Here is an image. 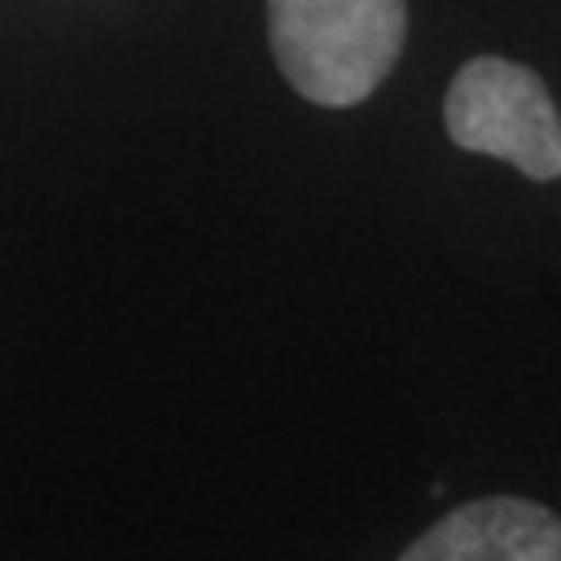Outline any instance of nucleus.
Instances as JSON below:
<instances>
[{"mask_svg": "<svg viewBox=\"0 0 561 561\" xmlns=\"http://www.w3.org/2000/svg\"><path fill=\"white\" fill-rule=\"evenodd\" d=\"M454 146L512 162L528 180H561V113L537 71L507 59H470L445 96Z\"/></svg>", "mask_w": 561, "mask_h": 561, "instance_id": "2", "label": "nucleus"}, {"mask_svg": "<svg viewBox=\"0 0 561 561\" xmlns=\"http://www.w3.org/2000/svg\"><path fill=\"white\" fill-rule=\"evenodd\" d=\"M400 561H561V516L512 495L461 503Z\"/></svg>", "mask_w": 561, "mask_h": 561, "instance_id": "3", "label": "nucleus"}, {"mask_svg": "<svg viewBox=\"0 0 561 561\" xmlns=\"http://www.w3.org/2000/svg\"><path fill=\"white\" fill-rule=\"evenodd\" d=\"M271 50L287 83L350 108L379 88L403 50V0H271Z\"/></svg>", "mask_w": 561, "mask_h": 561, "instance_id": "1", "label": "nucleus"}]
</instances>
